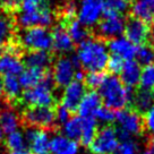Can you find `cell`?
<instances>
[{"label": "cell", "instance_id": "1", "mask_svg": "<svg viewBox=\"0 0 154 154\" xmlns=\"http://www.w3.org/2000/svg\"><path fill=\"white\" fill-rule=\"evenodd\" d=\"M76 57L81 67L88 72H103L109 61V50L100 38H87L79 43Z\"/></svg>", "mask_w": 154, "mask_h": 154}, {"label": "cell", "instance_id": "2", "mask_svg": "<svg viewBox=\"0 0 154 154\" xmlns=\"http://www.w3.org/2000/svg\"><path fill=\"white\" fill-rule=\"evenodd\" d=\"M99 91L102 101L104 102V106L112 111L122 110L129 106L134 94L133 88L126 87L121 83L120 78L116 75L106 76Z\"/></svg>", "mask_w": 154, "mask_h": 154}, {"label": "cell", "instance_id": "3", "mask_svg": "<svg viewBox=\"0 0 154 154\" xmlns=\"http://www.w3.org/2000/svg\"><path fill=\"white\" fill-rule=\"evenodd\" d=\"M20 125L26 128L44 130L47 133H56L58 124L53 106H29L20 115Z\"/></svg>", "mask_w": 154, "mask_h": 154}, {"label": "cell", "instance_id": "4", "mask_svg": "<svg viewBox=\"0 0 154 154\" xmlns=\"http://www.w3.org/2000/svg\"><path fill=\"white\" fill-rule=\"evenodd\" d=\"M54 83L52 75L47 74L42 82L22 94L19 99L25 108L29 106H53L56 103V96L53 94Z\"/></svg>", "mask_w": 154, "mask_h": 154}, {"label": "cell", "instance_id": "5", "mask_svg": "<svg viewBox=\"0 0 154 154\" xmlns=\"http://www.w3.org/2000/svg\"><path fill=\"white\" fill-rule=\"evenodd\" d=\"M115 120L118 125V127L116 128V133L118 140H131V136L142 134L144 128L140 115L131 108L119 110L116 113Z\"/></svg>", "mask_w": 154, "mask_h": 154}, {"label": "cell", "instance_id": "6", "mask_svg": "<svg viewBox=\"0 0 154 154\" xmlns=\"http://www.w3.org/2000/svg\"><path fill=\"white\" fill-rule=\"evenodd\" d=\"M125 24L126 19L121 14L110 9H103L101 20L96 25V32L99 36L110 41L124 33Z\"/></svg>", "mask_w": 154, "mask_h": 154}, {"label": "cell", "instance_id": "7", "mask_svg": "<svg viewBox=\"0 0 154 154\" xmlns=\"http://www.w3.org/2000/svg\"><path fill=\"white\" fill-rule=\"evenodd\" d=\"M119 145L116 128L111 125L103 126L97 129L94 140L90 144V151L93 154H113Z\"/></svg>", "mask_w": 154, "mask_h": 154}, {"label": "cell", "instance_id": "8", "mask_svg": "<svg viewBox=\"0 0 154 154\" xmlns=\"http://www.w3.org/2000/svg\"><path fill=\"white\" fill-rule=\"evenodd\" d=\"M20 43L32 51H47L52 48V36L44 27L25 29L20 35Z\"/></svg>", "mask_w": 154, "mask_h": 154}, {"label": "cell", "instance_id": "9", "mask_svg": "<svg viewBox=\"0 0 154 154\" xmlns=\"http://www.w3.org/2000/svg\"><path fill=\"white\" fill-rule=\"evenodd\" d=\"M125 38L134 45L146 44L151 36V29L146 23L135 17L126 19L125 24Z\"/></svg>", "mask_w": 154, "mask_h": 154}, {"label": "cell", "instance_id": "10", "mask_svg": "<svg viewBox=\"0 0 154 154\" xmlns=\"http://www.w3.org/2000/svg\"><path fill=\"white\" fill-rule=\"evenodd\" d=\"M103 15V7L97 0H81L77 9L78 22L84 26L90 27L97 25Z\"/></svg>", "mask_w": 154, "mask_h": 154}, {"label": "cell", "instance_id": "11", "mask_svg": "<svg viewBox=\"0 0 154 154\" xmlns=\"http://www.w3.org/2000/svg\"><path fill=\"white\" fill-rule=\"evenodd\" d=\"M76 68L72 61V58L61 57L54 63L52 72V79L54 85L59 87H66L70 84L75 76Z\"/></svg>", "mask_w": 154, "mask_h": 154}, {"label": "cell", "instance_id": "12", "mask_svg": "<svg viewBox=\"0 0 154 154\" xmlns=\"http://www.w3.org/2000/svg\"><path fill=\"white\" fill-rule=\"evenodd\" d=\"M85 94V85L81 82L72 81L65 87L61 97V106H65L70 113L77 111L78 106Z\"/></svg>", "mask_w": 154, "mask_h": 154}, {"label": "cell", "instance_id": "13", "mask_svg": "<svg viewBox=\"0 0 154 154\" xmlns=\"http://www.w3.org/2000/svg\"><path fill=\"white\" fill-rule=\"evenodd\" d=\"M25 140L31 146L33 154H49V133L35 128H26Z\"/></svg>", "mask_w": 154, "mask_h": 154}, {"label": "cell", "instance_id": "14", "mask_svg": "<svg viewBox=\"0 0 154 154\" xmlns=\"http://www.w3.org/2000/svg\"><path fill=\"white\" fill-rule=\"evenodd\" d=\"M106 47H108L109 52L112 53V56L119 57L124 61L134 60L136 51H137V47L130 43L125 36L112 38L108 42Z\"/></svg>", "mask_w": 154, "mask_h": 154}, {"label": "cell", "instance_id": "15", "mask_svg": "<svg viewBox=\"0 0 154 154\" xmlns=\"http://www.w3.org/2000/svg\"><path fill=\"white\" fill-rule=\"evenodd\" d=\"M23 70H24V65L15 52L9 51L0 56V75L18 76Z\"/></svg>", "mask_w": 154, "mask_h": 154}, {"label": "cell", "instance_id": "16", "mask_svg": "<svg viewBox=\"0 0 154 154\" xmlns=\"http://www.w3.org/2000/svg\"><path fill=\"white\" fill-rule=\"evenodd\" d=\"M102 106V99L96 91H88L84 94L78 106V113L82 118L94 117V113Z\"/></svg>", "mask_w": 154, "mask_h": 154}, {"label": "cell", "instance_id": "17", "mask_svg": "<svg viewBox=\"0 0 154 154\" xmlns=\"http://www.w3.org/2000/svg\"><path fill=\"white\" fill-rule=\"evenodd\" d=\"M52 36V48L56 52L59 53H67L70 52L74 48V42L70 38L67 32L66 26L63 24L56 26L51 32Z\"/></svg>", "mask_w": 154, "mask_h": 154}, {"label": "cell", "instance_id": "18", "mask_svg": "<svg viewBox=\"0 0 154 154\" xmlns=\"http://www.w3.org/2000/svg\"><path fill=\"white\" fill-rule=\"evenodd\" d=\"M142 68L140 65L135 60L125 61L120 72L121 83L128 88H134L140 84V77Z\"/></svg>", "mask_w": 154, "mask_h": 154}, {"label": "cell", "instance_id": "19", "mask_svg": "<svg viewBox=\"0 0 154 154\" xmlns=\"http://www.w3.org/2000/svg\"><path fill=\"white\" fill-rule=\"evenodd\" d=\"M131 14L146 24L154 22V0H134Z\"/></svg>", "mask_w": 154, "mask_h": 154}, {"label": "cell", "instance_id": "20", "mask_svg": "<svg viewBox=\"0 0 154 154\" xmlns=\"http://www.w3.org/2000/svg\"><path fill=\"white\" fill-rule=\"evenodd\" d=\"M130 104L133 106V110L138 113H146L151 109V106L154 104V94L149 90L140 88L138 91L134 92L133 99Z\"/></svg>", "mask_w": 154, "mask_h": 154}, {"label": "cell", "instance_id": "21", "mask_svg": "<svg viewBox=\"0 0 154 154\" xmlns=\"http://www.w3.org/2000/svg\"><path fill=\"white\" fill-rule=\"evenodd\" d=\"M78 144L74 140H70L61 135H56L50 140L49 151L52 154H77Z\"/></svg>", "mask_w": 154, "mask_h": 154}, {"label": "cell", "instance_id": "22", "mask_svg": "<svg viewBox=\"0 0 154 154\" xmlns=\"http://www.w3.org/2000/svg\"><path fill=\"white\" fill-rule=\"evenodd\" d=\"M20 126V118L17 112L9 106L0 110V128L2 133L9 135L16 131Z\"/></svg>", "mask_w": 154, "mask_h": 154}, {"label": "cell", "instance_id": "23", "mask_svg": "<svg viewBox=\"0 0 154 154\" xmlns=\"http://www.w3.org/2000/svg\"><path fill=\"white\" fill-rule=\"evenodd\" d=\"M22 63L27 68L45 70L51 63V56L47 51H31L25 54Z\"/></svg>", "mask_w": 154, "mask_h": 154}, {"label": "cell", "instance_id": "24", "mask_svg": "<svg viewBox=\"0 0 154 154\" xmlns=\"http://www.w3.org/2000/svg\"><path fill=\"white\" fill-rule=\"evenodd\" d=\"M48 72L42 69H35V68H26L24 69L22 74L19 75V83L22 88L29 90L32 87L36 86L38 84L42 82L44 77Z\"/></svg>", "mask_w": 154, "mask_h": 154}, {"label": "cell", "instance_id": "25", "mask_svg": "<svg viewBox=\"0 0 154 154\" xmlns=\"http://www.w3.org/2000/svg\"><path fill=\"white\" fill-rule=\"evenodd\" d=\"M83 131L82 117H70V119L63 125L65 137L74 142H79Z\"/></svg>", "mask_w": 154, "mask_h": 154}, {"label": "cell", "instance_id": "26", "mask_svg": "<svg viewBox=\"0 0 154 154\" xmlns=\"http://www.w3.org/2000/svg\"><path fill=\"white\" fill-rule=\"evenodd\" d=\"M4 85V93L8 101H16L19 100L22 93V86L17 76H5L2 79Z\"/></svg>", "mask_w": 154, "mask_h": 154}, {"label": "cell", "instance_id": "27", "mask_svg": "<svg viewBox=\"0 0 154 154\" xmlns=\"http://www.w3.org/2000/svg\"><path fill=\"white\" fill-rule=\"evenodd\" d=\"M67 32L74 43H82L88 38V29L77 19H72L67 22Z\"/></svg>", "mask_w": 154, "mask_h": 154}, {"label": "cell", "instance_id": "28", "mask_svg": "<svg viewBox=\"0 0 154 154\" xmlns=\"http://www.w3.org/2000/svg\"><path fill=\"white\" fill-rule=\"evenodd\" d=\"M97 131V125L94 117L83 118V131L79 143L84 146H90Z\"/></svg>", "mask_w": 154, "mask_h": 154}, {"label": "cell", "instance_id": "29", "mask_svg": "<svg viewBox=\"0 0 154 154\" xmlns=\"http://www.w3.org/2000/svg\"><path fill=\"white\" fill-rule=\"evenodd\" d=\"M5 145L10 152H19V151H24V149L26 147V140L22 133L14 131L11 134L7 135Z\"/></svg>", "mask_w": 154, "mask_h": 154}, {"label": "cell", "instance_id": "30", "mask_svg": "<svg viewBox=\"0 0 154 154\" xmlns=\"http://www.w3.org/2000/svg\"><path fill=\"white\" fill-rule=\"evenodd\" d=\"M13 23L5 11L0 10V44L7 43L13 35Z\"/></svg>", "mask_w": 154, "mask_h": 154}, {"label": "cell", "instance_id": "31", "mask_svg": "<svg viewBox=\"0 0 154 154\" xmlns=\"http://www.w3.org/2000/svg\"><path fill=\"white\" fill-rule=\"evenodd\" d=\"M135 58L137 59V63L140 65L149 66L153 65L154 63V48L151 44H143L137 48L136 56Z\"/></svg>", "mask_w": 154, "mask_h": 154}, {"label": "cell", "instance_id": "32", "mask_svg": "<svg viewBox=\"0 0 154 154\" xmlns=\"http://www.w3.org/2000/svg\"><path fill=\"white\" fill-rule=\"evenodd\" d=\"M140 84V88H144V90L152 91V88H154V63L144 66V68L142 69Z\"/></svg>", "mask_w": 154, "mask_h": 154}, {"label": "cell", "instance_id": "33", "mask_svg": "<svg viewBox=\"0 0 154 154\" xmlns=\"http://www.w3.org/2000/svg\"><path fill=\"white\" fill-rule=\"evenodd\" d=\"M106 75L103 72H88L87 75H85V85L87 87L91 88V91H94L95 88H100L104 79H106Z\"/></svg>", "mask_w": 154, "mask_h": 154}, {"label": "cell", "instance_id": "34", "mask_svg": "<svg viewBox=\"0 0 154 154\" xmlns=\"http://www.w3.org/2000/svg\"><path fill=\"white\" fill-rule=\"evenodd\" d=\"M102 5L103 9H110L116 13H125L128 9L129 2L127 0H97Z\"/></svg>", "mask_w": 154, "mask_h": 154}, {"label": "cell", "instance_id": "35", "mask_svg": "<svg viewBox=\"0 0 154 154\" xmlns=\"http://www.w3.org/2000/svg\"><path fill=\"white\" fill-rule=\"evenodd\" d=\"M48 6L45 0H20V13H33Z\"/></svg>", "mask_w": 154, "mask_h": 154}, {"label": "cell", "instance_id": "36", "mask_svg": "<svg viewBox=\"0 0 154 154\" xmlns=\"http://www.w3.org/2000/svg\"><path fill=\"white\" fill-rule=\"evenodd\" d=\"M113 154H140V146L133 140H121Z\"/></svg>", "mask_w": 154, "mask_h": 154}, {"label": "cell", "instance_id": "37", "mask_svg": "<svg viewBox=\"0 0 154 154\" xmlns=\"http://www.w3.org/2000/svg\"><path fill=\"white\" fill-rule=\"evenodd\" d=\"M94 118L99 119V120L102 121V122L109 124V122H112V121L116 119V113L112 110L106 108V106H101V108L94 113Z\"/></svg>", "mask_w": 154, "mask_h": 154}, {"label": "cell", "instance_id": "38", "mask_svg": "<svg viewBox=\"0 0 154 154\" xmlns=\"http://www.w3.org/2000/svg\"><path fill=\"white\" fill-rule=\"evenodd\" d=\"M124 60L120 59L119 57H116V56H111L109 58V61L106 65V68L109 69V72L112 75H117V74H120L122 66H124Z\"/></svg>", "mask_w": 154, "mask_h": 154}, {"label": "cell", "instance_id": "39", "mask_svg": "<svg viewBox=\"0 0 154 154\" xmlns=\"http://www.w3.org/2000/svg\"><path fill=\"white\" fill-rule=\"evenodd\" d=\"M144 115V119H143L144 128H146V130L149 131V134L154 135V104Z\"/></svg>", "mask_w": 154, "mask_h": 154}, {"label": "cell", "instance_id": "40", "mask_svg": "<svg viewBox=\"0 0 154 154\" xmlns=\"http://www.w3.org/2000/svg\"><path fill=\"white\" fill-rule=\"evenodd\" d=\"M54 111H56V119H57V124H63L65 125L69 119H70V112L63 106L61 104L54 108Z\"/></svg>", "mask_w": 154, "mask_h": 154}, {"label": "cell", "instance_id": "41", "mask_svg": "<svg viewBox=\"0 0 154 154\" xmlns=\"http://www.w3.org/2000/svg\"><path fill=\"white\" fill-rule=\"evenodd\" d=\"M76 15H77V7H76V4L74 1L68 2L67 5L63 7V16L66 18V22L75 19Z\"/></svg>", "mask_w": 154, "mask_h": 154}, {"label": "cell", "instance_id": "42", "mask_svg": "<svg viewBox=\"0 0 154 154\" xmlns=\"http://www.w3.org/2000/svg\"><path fill=\"white\" fill-rule=\"evenodd\" d=\"M20 5V0H0V7L5 10H15Z\"/></svg>", "mask_w": 154, "mask_h": 154}, {"label": "cell", "instance_id": "43", "mask_svg": "<svg viewBox=\"0 0 154 154\" xmlns=\"http://www.w3.org/2000/svg\"><path fill=\"white\" fill-rule=\"evenodd\" d=\"M142 154H154V137L149 142L147 147L142 152Z\"/></svg>", "mask_w": 154, "mask_h": 154}, {"label": "cell", "instance_id": "44", "mask_svg": "<svg viewBox=\"0 0 154 154\" xmlns=\"http://www.w3.org/2000/svg\"><path fill=\"white\" fill-rule=\"evenodd\" d=\"M10 154H33L32 152H26V151H19V152H11Z\"/></svg>", "mask_w": 154, "mask_h": 154}, {"label": "cell", "instance_id": "45", "mask_svg": "<svg viewBox=\"0 0 154 154\" xmlns=\"http://www.w3.org/2000/svg\"><path fill=\"white\" fill-rule=\"evenodd\" d=\"M4 93V85H2V78L0 77V96L2 95Z\"/></svg>", "mask_w": 154, "mask_h": 154}, {"label": "cell", "instance_id": "46", "mask_svg": "<svg viewBox=\"0 0 154 154\" xmlns=\"http://www.w3.org/2000/svg\"><path fill=\"white\" fill-rule=\"evenodd\" d=\"M1 140H2V130L0 128V142H1Z\"/></svg>", "mask_w": 154, "mask_h": 154}, {"label": "cell", "instance_id": "47", "mask_svg": "<svg viewBox=\"0 0 154 154\" xmlns=\"http://www.w3.org/2000/svg\"><path fill=\"white\" fill-rule=\"evenodd\" d=\"M1 54H2V45L0 44V56H1Z\"/></svg>", "mask_w": 154, "mask_h": 154}, {"label": "cell", "instance_id": "48", "mask_svg": "<svg viewBox=\"0 0 154 154\" xmlns=\"http://www.w3.org/2000/svg\"><path fill=\"white\" fill-rule=\"evenodd\" d=\"M127 1H128V2H129V0H127Z\"/></svg>", "mask_w": 154, "mask_h": 154}, {"label": "cell", "instance_id": "49", "mask_svg": "<svg viewBox=\"0 0 154 154\" xmlns=\"http://www.w3.org/2000/svg\"><path fill=\"white\" fill-rule=\"evenodd\" d=\"M153 90H154V88H153ZM153 94H154V92H153Z\"/></svg>", "mask_w": 154, "mask_h": 154}]
</instances>
